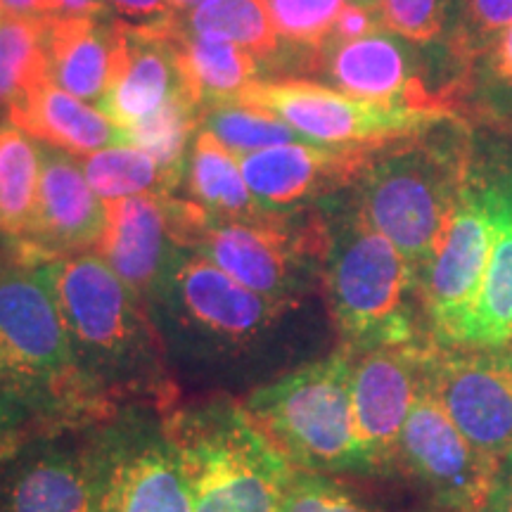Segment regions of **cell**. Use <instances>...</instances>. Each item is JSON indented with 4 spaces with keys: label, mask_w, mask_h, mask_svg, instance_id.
<instances>
[{
    "label": "cell",
    "mask_w": 512,
    "mask_h": 512,
    "mask_svg": "<svg viewBox=\"0 0 512 512\" xmlns=\"http://www.w3.org/2000/svg\"><path fill=\"white\" fill-rule=\"evenodd\" d=\"M3 17H50L60 15V0H0Z\"/></svg>",
    "instance_id": "74e56055"
},
{
    "label": "cell",
    "mask_w": 512,
    "mask_h": 512,
    "mask_svg": "<svg viewBox=\"0 0 512 512\" xmlns=\"http://www.w3.org/2000/svg\"><path fill=\"white\" fill-rule=\"evenodd\" d=\"M79 164L86 181L91 183L93 192L102 202L147 195V192L152 195L176 192L155 159L131 143L105 147V150L86 155Z\"/></svg>",
    "instance_id": "f546056e"
},
{
    "label": "cell",
    "mask_w": 512,
    "mask_h": 512,
    "mask_svg": "<svg viewBox=\"0 0 512 512\" xmlns=\"http://www.w3.org/2000/svg\"><path fill=\"white\" fill-rule=\"evenodd\" d=\"M460 0H377L384 29L413 46H430L446 34Z\"/></svg>",
    "instance_id": "d6a6232c"
},
{
    "label": "cell",
    "mask_w": 512,
    "mask_h": 512,
    "mask_svg": "<svg viewBox=\"0 0 512 512\" xmlns=\"http://www.w3.org/2000/svg\"><path fill=\"white\" fill-rule=\"evenodd\" d=\"M396 463L451 512H486L501 460L486 456L453 425L422 382L399 441Z\"/></svg>",
    "instance_id": "7c38bea8"
},
{
    "label": "cell",
    "mask_w": 512,
    "mask_h": 512,
    "mask_svg": "<svg viewBox=\"0 0 512 512\" xmlns=\"http://www.w3.org/2000/svg\"><path fill=\"white\" fill-rule=\"evenodd\" d=\"M351 366L354 354L342 347L254 389L242 403L249 420L294 470L361 475L351 411Z\"/></svg>",
    "instance_id": "5b68a950"
},
{
    "label": "cell",
    "mask_w": 512,
    "mask_h": 512,
    "mask_svg": "<svg viewBox=\"0 0 512 512\" xmlns=\"http://www.w3.org/2000/svg\"><path fill=\"white\" fill-rule=\"evenodd\" d=\"M275 34L292 46L325 53L342 10L354 0H266Z\"/></svg>",
    "instance_id": "1f68e13d"
},
{
    "label": "cell",
    "mask_w": 512,
    "mask_h": 512,
    "mask_svg": "<svg viewBox=\"0 0 512 512\" xmlns=\"http://www.w3.org/2000/svg\"><path fill=\"white\" fill-rule=\"evenodd\" d=\"M323 278L332 318L351 354L420 344L418 268L358 209L328 233Z\"/></svg>",
    "instance_id": "3957f363"
},
{
    "label": "cell",
    "mask_w": 512,
    "mask_h": 512,
    "mask_svg": "<svg viewBox=\"0 0 512 512\" xmlns=\"http://www.w3.org/2000/svg\"><path fill=\"white\" fill-rule=\"evenodd\" d=\"M74 430L0 453V512H98L112 439Z\"/></svg>",
    "instance_id": "30bf717a"
},
{
    "label": "cell",
    "mask_w": 512,
    "mask_h": 512,
    "mask_svg": "<svg viewBox=\"0 0 512 512\" xmlns=\"http://www.w3.org/2000/svg\"><path fill=\"white\" fill-rule=\"evenodd\" d=\"M183 185L188 188L190 202L214 219L259 221L273 216L256 204L238 157L207 128H200L192 140Z\"/></svg>",
    "instance_id": "d4e9b609"
},
{
    "label": "cell",
    "mask_w": 512,
    "mask_h": 512,
    "mask_svg": "<svg viewBox=\"0 0 512 512\" xmlns=\"http://www.w3.org/2000/svg\"><path fill=\"white\" fill-rule=\"evenodd\" d=\"M195 512H278L294 467L242 406L211 403L164 425Z\"/></svg>",
    "instance_id": "277c9868"
},
{
    "label": "cell",
    "mask_w": 512,
    "mask_h": 512,
    "mask_svg": "<svg viewBox=\"0 0 512 512\" xmlns=\"http://www.w3.org/2000/svg\"><path fill=\"white\" fill-rule=\"evenodd\" d=\"M171 221L178 245L209 259L252 292L287 306L309 283L316 245L328 242V235L297 233L285 216L214 219L195 202L176 197H171Z\"/></svg>",
    "instance_id": "ba28073f"
},
{
    "label": "cell",
    "mask_w": 512,
    "mask_h": 512,
    "mask_svg": "<svg viewBox=\"0 0 512 512\" xmlns=\"http://www.w3.org/2000/svg\"><path fill=\"white\" fill-rule=\"evenodd\" d=\"M446 512H451V510H446Z\"/></svg>",
    "instance_id": "7bdbcfd3"
},
{
    "label": "cell",
    "mask_w": 512,
    "mask_h": 512,
    "mask_svg": "<svg viewBox=\"0 0 512 512\" xmlns=\"http://www.w3.org/2000/svg\"><path fill=\"white\" fill-rule=\"evenodd\" d=\"M512 27V0H460L451 46L460 57L486 53Z\"/></svg>",
    "instance_id": "836d02e7"
},
{
    "label": "cell",
    "mask_w": 512,
    "mask_h": 512,
    "mask_svg": "<svg viewBox=\"0 0 512 512\" xmlns=\"http://www.w3.org/2000/svg\"><path fill=\"white\" fill-rule=\"evenodd\" d=\"M150 304L162 311L159 337L190 361L209 363L247 361L259 354L287 311V304L252 292L185 247Z\"/></svg>",
    "instance_id": "8992f818"
},
{
    "label": "cell",
    "mask_w": 512,
    "mask_h": 512,
    "mask_svg": "<svg viewBox=\"0 0 512 512\" xmlns=\"http://www.w3.org/2000/svg\"><path fill=\"white\" fill-rule=\"evenodd\" d=\"M181 245L171 221V195H133L105 202V228L93 252L150 304L162 290Z\"/></svg>",
    "instance_id": "e0dca14e"
},
{
    "label": "cell",
    "mask_w": 512,
    "mask_h": 512,
    "mask_svg": "<svg viewBox=\"0 0 512 512\" xmlns=\"http://www.w3.org/2000/svg\"><path fill=\"white\" fill-rule=\"evenodd\" d=\"M112 72L98 110L121 133L183 93L174 48L157 24L114 19ZM185 95V93H183Z\"/></svg>",
    "instance_id": "ac0fdd59"
},
{
    "label": "cell",
    "mask_w": 512,
    "mask_h": 512,
    "mask_svg": "<svg viewBox=\"0 0 512 512\" xmlns=\"http://www.w3.org/2000/svg\"><path fill=\"white\" fill-rule=\"evenodd\" d=\"M491 247L482 285L453 349L512 347V185H489Z\"/></svg>",
    "instance_id": "44dd1931"
},
{
    "label": "cell",
    "mask_w": 512,
    "mask_h": 512,
    "mask_svg": "<svg viewBox=\"0 0 512 512\" xmlns=\"http://www.w3.org/2000/svg\"><path fill=\"white\" fill-rule=\"evenodd\" d=\"M226 105L264 110L320 145H387L453 119L439 102L368 100L313 81H254Z\"/></svg>",
    "instance_id": "9c48e42d"
},
{
    "label": "cell",
    "mask_w": 512,
    "mask_h": 512,
    "mask_svg": "<svg viewBox=\"0 0 512 512\" xmlns=\"http://www.w3.org/2000/svg\"><path fill=\"white\" fill-rule=\"evenodd\" d=\"M486 512H512V453L501 460L494 494Z\"/></svg>",
    "instance_id": "f35d334b"
},
{
    "label": "cell",
    "mask_w": 512,
    "mask_h": 512,
    "mask_svg": "<svg viewBox=\"0 0 512 512\" xmlns=\"http://www.w3.org/2000/svg\"><path fill=\"white\" fill-rule=\"evenodd\" d=\"M0 19H3V15H0Z\"/></svg>",
    "instance_id": "b9f144b4"
},
{
    "label": "cell",
    "mask_w": 512,
    "mask_h": 512,
    "mask_svg": "<svg viewBox=\"0 0 512 512\" xmlns=\"http://www.w3.org/2000/svg\"><path fill=\"white\" fill-rule=\"evenodd\" d=\"M48 74L55 86L100 105L112 72L117 31L105 17H43Z\"/></svg>",
    "instance_id": "603a6c76"
},
{
    "label": "cell",
    "mask_w": 512,
    "mask_h": 512,
    "mask_svg": "<svg viewBox=\"0 0 512 512\" xmlns=\"http://www.w3.org/2000/svg\"><path fill=\"white\" fill-rule=\"evenodd\" d=\"M384 145L290 143L238 157L252 197L266 214L285 216L361 178Z\"/></svg>",
    "instance_id": "9a60e30c"
},
{
    "label": "cell",
    "mask_w": 512,
    "mask_h": 512,
    "mask_svg": "<svg viewBox=\"0 0 512 512\" xmlns=\"http://www.w3.org/2000/svg\"><path fill=\"white\" fill-rule=\"evenodd\" d=\"M486 69L496 81L512 86V27L486 50Z\"/></svg>",
    "instance_id": "8d00e7d4"
},
{
    "label": "cell",
    "mask_w": 512,
    "mask_h": 512,
    "mask_svg": "<svg viewBox=\"0 0 512 512\" xmlns=\"http://www.w3.org/2000/svg\"><path fill=\"white\" fill-rule=\"evenodd\" d=\"M55 299L76 361L107 401L155 394L162 354L145 302L95 252L34 266Z\"/></svg>",
    "instance_id": "7a4b0ae2"
},
{
    "label": "cell",
    "mask_w": 512,
    "mask_h": 512,
    "mask_svg": "<svg viewBox=\"0 0 512 512\" xmlns=\"http://www.w3.org/2000/svg\"><path fill=\"white\" fill-rule=\"evenodd\" d=\"M420 373L453 425L486 456L512 453V349L422 344Z\"/></svg>",
    "instance_id": "8fae6325"
},
{
    "label": "cell",
    "mask_w": 512,
    "mask_h": 512,
    "mask_svg": "<svg viewBox=\"0 0 512 512\" xmlns=\"http://www.w3.org/2000/svg\"><path fill=\"white\" fill-rule=\"evenodd\" d=\"M5 121L29 138L69 155H93L110 145L126 143L124 133L91 102L62 91L53 81L43 83L10 107Z\"/></svg>",
    "instance_id": "7402d4cb"
},
{
    "label": "cell",
    "mask_w": 512,
    "mask_h": 512,
    "mask_svg": "<svg viewBox=\"0 0 512 512\" xmlns=\"http://www.w3.org/2000/svg\"><path fill=\"white\" fill-rule=\"evenodd\" d=\"M159 27L174 48L185 98L200 112L226 105L249 83L259 81L261 60L249 50L221 38L190 34L181 27L178 15L159 22Z\"/></svg>",
    "instance_id": "cb8c5ba5"
},
{
    "label": "cell",
    "mask_w": 512,
    "mask_h": 512,
    "mask_svg": "<svg viewBox=\"0 0 512 512\" xmlns=\"http://www.w3.org/2000/svg\"><path fill=\"white\" fill-rule=\"evenodd\" d=\"M358 181L363 219L420 273L456 214L467 185L463 164L441 147L408 145L382 150Z\"/></svg>",
    "instance_id": "52a82bcc"
},
{
    "label": "cell",
    "mask_w": 512,
    "mask_h": 512,
    "mask_svg": "<svg viewBox=\"0 0 512 512\" xmlns=\"http://www.w3.org/2000/svg\"><path fill=\"white\" fill-rule=\"evenodd\" d=\"M50 81L43 19H0V119L10 107Z\"/></svg>",
    "instance_id": "f1b7e54d"
},
{
    "label": "cell",
    "mask_w": 512,
    "mask_h": 512,
    "mask_svg": "<svg viewBox=\"0 0 512 512\" xmlns=\"http://www.w3.org/2000/svg\"><path fill=\"white\" fill-rule=\"evenodd\" d=\"M411 46L387 29L330 46L325 53L332 88L368 100L437 105L422 88Z\"/></svg>",
    "instance_id": "ffe728a7"
},
{
    "label": "cell",
    "mask_w": 512,
    "mask_h": 512,
    "mask_svg": "<svg viewBox=\"0 0 512 512\" xmlns=\"http://www.w3.org/2000/svg\"><path fill=\"white\" fill-rule=\"evenodd\" d=\"M491 247V214L484 188L465 185L444 238L420 271V302L432 344L458 347L482 285Z\"/></svg>",
    "instance_id": "4fadbf2b"
},
{
    "label": "cell",
    "mask_w": 512,
    "mask_h": 512,
    "mask_svg": "<svg viewBox=\"0 0 512 512\" xmlns=\"http://www.w3.org/2000/svg\"><path fill=\"white\" fill-rule=\"evenodd\" d=\"M207 3V0H169V5L174 8V12H178V15H188L190 10H195L197 5Z\"/></svg>",
    "instance_id": "60d3db41"
},
{
    "label": "cell",
    "mask_w": 512,
    "mask_h": 512,
    "mask_svg": "<svg viewBox=\"0 0 512 512\" xmlns=\"http://www.w3.org/2000/svg\"><path fill=\"white\" fill-rule=\"evenodd\" d=\"M34 266L0 268V453L105 413Z\"/></svg>",
    "instance_id": "6da1fadb"
},
{
    "label": "cell",
    "mask_w": 512,
    "mask_h": 512,
    "mask_svg": "<svg viewBox=\"0 0 512 512\" xmlns=\"http://www.w3.org/2000/svg\"><path fill=\"white\" fill-rule=\"evenodd\" d=\"M105 228V202L69 152L41 145V183L34 223L22 240L24 261L38 266L57 256L95 249Z\"/></svg>",
    "instance_id": "2e32d148"
},
{
    "label": "cell",
    "mask_w": 512,
    "mask_h": 512,
    "mask_svg": "<svg viewBox=\"0 0 512 512\" xmlns=\"http://www.w3.org/2000/svg\"><path fill=\"white\" fill-rule=\"evenodd\" d=\"M420 349L413 344L354 354L351 411L361 475H384L396 465L403 425L420 389Z\"/></svg>",
    "instance_id": "5bb4252c"
},
{
    "label": "cell",
    "mask_w": 512,
    "mask_h": 512,
    "mask_svg": "<svg viewBox=\"0 0 512 512\" xmlns=\"http://www.w3.org/2000/svg\"><path fill=\"white\" fill-rule=\"evenodd\" d=\"M98 512H195L181 463L164 434H114Z\"/></svg>",
    "instance_id": "d6986e66"
},
{
    "label": "cell",
    "mask_w": 512,
    "mask_h": 512,
    "mask_svg": "<svg viewBox=\"0 0 512 512\" xmlns=\"http://www.w3.org/2000/svg\"><path fill=\"white\" fill-rule=\"evenodd\" d=\"M278 512H370V508L330 477L294 470Z\"/></svg>",
    "instance_id": "e575fe53"
},
{
    "label": "cell",
    "mask_w": 512,
    "mask_h": 512,
    "mask_svg": "<svg viewBox=\"0 0 512 512\" xmlns=\"http://www.w3.org/2000/svg\"><path fill=\"white\" fill-rule=\"evenodd\" d=\"M202 124L214 133L235 157L252 155L268 147L309 143L294 128L264 110L245 105H214L202 112Z\"/></svg>",
    "instance_id": "4dcf8cb0"
},
{
    "label": "cell",
    "mask_w": 512,
    "mask_h": 512,
    "mask_svg": "<svg viewBox=\"0 0 512 512\" xmlns=\"http://www.w3.org/2000/svg\"><path fill=\"white\" fill-rule=\"evenodd\" d=\"M105 0H60V15L67 17H107Z\"/></svg>",
    "instance_id": "ab89813d"
},
{
    "label": "cell",
    "mask_w": 512,
    "mask_h": 512,
    "mask_svg": "<svg viewBox=\"0 0 512 512\" xmlns=\"http://www.w3.org/2000/svg\"><path fill=\"white\" fill-rule=\"evenodd\" d=\"M105 5L131 24H157L178 15L169 0H105Z\"/></svg>",
    "instance_id": "d590c367"
},
{
    "label": "cell",
    "mask_w": 512,
    "mask_h": 512,
    "mask_svg": "<svg viewBox=\"0 0 512 512\" xmlns=\"http://www.w3.org/2000/svg\"><path fill=\"white\" fill-rule=\"evenodd\" d=\"M41 183V143L0 124V230L22 242L34 223Z\"/></svg>",
    "instance_id": "484cf974"
},
{
    "label": "cell",
    "mask_w": 512,
    "mask_h": 512,
    "mask_svg": "<svg viewBox=\"0 0 512 512\" xmlns=\"http://www.w3.org/2000/svg\"><path fill=\"white\" fill-rule=\"evenodd\" d=\"M178 19L190 34L235 43L261 62L280 50V36L275 34L266 0H207Z\"/></svg>",
    "instance_id": "4316f807"
},
{
    "label": "cell",
    "mask_w": 512,
    "mask_h": 512,
    "mask_svg": "<svg viewBox=\"0 0 512 512\" xmlns=\"http://www.w3.org/2000/svg\"><path fill=\"white\" fill-rule=\"evenodd\" d=\"M202 128V112L185 95H176L138 124L126 128V143L140 147L159 164L169 183L178 190L185 181L190 140Z\"/></svg>",
    "instance_id": "83f0119b"
}]
</instances>
